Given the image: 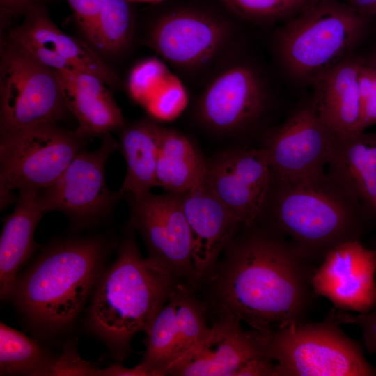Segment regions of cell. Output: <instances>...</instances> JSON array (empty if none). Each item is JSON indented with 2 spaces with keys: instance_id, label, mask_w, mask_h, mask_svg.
<instances>
[{
  "instance_id": "cell-1",
  "label": "cell",
  "mask_w": 376,
  "mask_h": 376,
  "mask_svg": "<svg viewBox=\"0 0 376 376\" xmlns=\"http://www.w3.org/2000/svg\"><path fill=\"white\" fill-rule=\"evenodd\" d=\"M315 268L281 234L258 221L243 225L203 280L205 301L217 317L268 334L308 320Z\"/></svg>"
},
{
  "instance_id": "cell-2",
  "label": "cell",
  "mask_w": 376,
  "mask_h": 376,
  "mask_svg": "<svg viewBox=\"0 0 376 376\" xmlns=\"http://www.w3.org/2000/svg\"><path fill=\"white\" fill-rule=\"evenodd\" d=\"M110 249L101 235L61 239L22 270L9 300L35 336L52 338L74 326L90 301Z\"/></svg>"
},
{
  "instance_id": "cell-3",
  "label": "cell",
  "mask_w": 376,
  "mask_h": 376,
  "mask_svg": "<svg viewBox=\"0 0 376 376\" xmlns=\"http://www.w3.org/2000/svg\"><path fill=\"white\" fill-rule=\"evenodd\" d=\"M179 282L160 263L142 256L128 225L114 261L104 267L92 294L88 329L114 359L123 361L134 336L146 330Z\"/></svg>"
},
{
  "instance_id": "cell-4",
  "label": "cell",
  "mask_w": 376,
  "mask_h": 376,
  "mask_svg": "<svg viewBox=\"0 0 376 376\" xmlns=\"http://www.w3.org/2000/svg\"><path fill=\"white\" fill-rule=\"evenodd\" d=\"M359 201L326 172L287 180L272 174L258 221L289 240L313 263L336 246L359 240L365 221Z\"/></svg>"
},
{
  "instance_id": "cell-5",
  "label": "cell",
  "mask_w": 376,
  "mask_h": 376,
  "mask_svg": "<svg viewBox=\"0 0 376 376\" xmlns=\"http://www.w3.org/2000/svg\"><path fill=\"white\" fill-rule=\"evenodd\" d=\"M365 26L362 15L339 0H313L293 16L278 36L283 62L298 79L314 78L338 63Z\"/></svg>"
},
{
  "instance_id": "cell-6",
  "label": "cell",
  "mask_w": 376,
  "mask_h": 376,
  "mask_svg": "<svg viewBox=\"0 0 376 376\" xmlns=\"http://www.w3.org/2000/svg\"><path fill=\"white\" fill-rule=\"evenodd\" d=\"M329 313L265 334L275 376H373L376 368L363 347L349 337Z\"/></svg>"
},
{
  "instance_id": "cell-7",
  "label": "cell",
  "mask_w": 376,
  "mask_h": 376,
  "mask_svg": "<svg viewBox=\"0 0 376 376\" xmlns=\"http://www.w3.org/2000/svg\"><path fill=\"white\" fill-rule=\"evenodd\" d=\"M85 139L56 123L23 129L0 139L1 209L14 201V191H38L53 185L77 155Z\"/></svg>"
},
{
  "instance_id": "cell-8",
  "label": "cell",
  "mask_w": 376,
  "mask_h": 376,
  "mask_svg": "<svg viewBox=\"0 0 376 376\" xmlns=\"http://www.w3.org/2000/svg\"><path fill=\"white\" fill-rule=\"evenodd\" d=\"M68 111L56 72L7 38L1 48V136L57 123Z\"/></svg>"
},
{
  "instance_id": "cell-9",
  "label": "cell",
  "mask_w": 376,
  "mask_h": 376,
  "mask_svg": "<svg viewBox=\"0 0 376 376\" xmlns=\"http://www.w3.org/2000/svg\"><path fill=\"white\" fill-rule=\"evenodd\" d=\"M118 150L119 143L111 133L102 136L97 149H82L53 185L36 192L44 212H61L79 229L108 217L123 198L118 191H111L106 181L107 162Z\"/></svg>"
},
{
  "instance_id": "cell-10",
  "label": "cell",
  "mask_w": 376,
  "mask_h": 376,
  "mask_svg": "<svg viewBox=\"0 0 376 376\" xmlns=\"http://www.w3.org/2000/svg\"><path fill=\"white\" fill-rule=\"evenodd\" d=\"M124 198L130 207L128 225L141 236L148 256L163 265L180 281L196 288L191 233L181 196L149 191Z\"/></svg>"
},
{
  "instance_id": "cell-11",
  "label": "cell",
  "mask_w": 376,
  "mask_h": 376,
  "mask_svg": "<svg viewBox=\"0 0 376 376\" xmlns=\"http://www.w3.org/2000/svg\"><path fill=\"white\" fill-rule=\"evenodd\" d=\"M269 359L265 334L244 329L236 318L218 317L207 336L171 363L165 375L251 376Z\"/></svg>"
},
{
  "instance_id": "cell-12",
  "label": "cell",
  "mask_w": 376,
  "mask_h": 376,
  "mask_svg": "<svg viewBox=\"0 0 376 376\" xmlns=\"http://www.w3.org/2000/svg\"><path fill=\"white\" fill-rule=\"evenodd\" d=\"M195 287L179 282L144 331L146 350L139 363L152 376L165 375L166 368L205 338L211 331L205 301Z\"/></svg>"
},
{
  "instance_id": "cell-13",
  "label": "cell",
  "mask_w": 376,
  "mask_h": 376,
  "mask_svg": "<svg viewBox=\"0 0 376 376\" xmlns=\"http://www.w3.org/2000/svg\"><path fill=\"white\" fill-rule=\"evenodd\" d=\"M230 36L229 24L214 14L195 8H179L166 12L155 22L148 34V43L169 63L196 69L218 56Z\"/></svg>"
},
{
  "instance_id": "cell-14",
  "label": "cell",
  "mask_w": 376,
  "mask_h": 376,
  "mask_svg": "<svg viewBox=\"0 0 376 376\" xmlns=\"http://www.w3.org/2000/svg\"><path fill=\"white\" fill-rule=\"evenodd\" d=\"M332 139L333 134L311 104L269 132L261 149L272 175L306 179L326 173Z\"/></svg>"
},
{
  "instance_id": "cell-15",
  "label": "cell",
  "mask_w": 376,
  "mask_h": 376,
  "mask_svg": "<svg viewBox=\"0 0 376 376\" xmlns=\"http://www.w3.org/2000/svg\"><path fill=\"white\" fill-rule=\"evenodd\" d=\"M271 178L261 148L230 149L205 160V182L242 226L260 217Z\"/></svg>"
},
{
  "instance_id": "cell-16",
  "label": "cell",
  "mask_w": 376,
  "mask_h": 376,
  "mask_svg": "<svg viewBox=\"0 0 376 376\" xmlns=\"http://www.w3.org/2000/svg\"><path fill=\"white\" fill-rule=\"evenodd\" d=\"M376 251L359 240L332 249L315 268L311 285L316 296L342 311L366 313L376 306Z\"/></svg>"
},
{
  "instance_id": "cell-17",
  "label": "cell",
  "mask_w": 376,
  "mask_h": 376,
  "mask_svg": "<svg viewBox=\"0 0 376 376\" xmlns=\"http://www.w3.org/2000/svg\"><path fill=\"white\" fill-rule=\"evenodd\" d=\"M265 103L266 93L258 73L248 65L237 64L209 84L199 100L198 113L210 129L233 133L253 124Z\"/></svg>"
},
{
  "instance_id": "cell-18",
  "label": "cell",
  "mask_w": 376,
  "mask_h": 376,
  "mask_svg": "<svg viewBox=\"0 0 376 376\" xmlns=\"http://www.w3.org/2000/svg\"><path fill=\"white\" fill-rule=\"evenodd\" d=\"M180 196L190 230L192 261L198 285L242 225L212 191L204 176Z\"/></svg>"
},
{
  "instance_id": "cell-19",
  "label": "cell",
  "mask_w": 376,
  "mask_h": 376,
  "mask_svg": "<svg viewBox=\"0 0 376 376\" xmlns=\"http://www.w3.org/2000/svg\"><path fill=\"white\" fill-rule=\"evenodd\" d=\"M55 72L69 111L78 121L75 132L81 137L102 136L125 127L121 110L102 79L77 68Z\"/></svg>"
},
{
  "instance_id": "cell-20",
  "label": "cell",
  "mask_w": 376,
  "mask_h": 376,
  "mask_svg": "<svg viewBox=\"0 0 376 376\" xmlns=\"http://www.w3.org/2000/svg\"><path fill=\"white\" fill-rule=\"evenodd\" d=\"M361 63L343 59L316 75L312 103L318 116L336 136L363 132L359 72Z\"/></svg>"
},
{
  "instance_id": "cell-21",
  "label": "cell",
  "mask_w": 376,
  "mask_h": 376,
  "mask_svg": "<svg viewBox=\"0 0 376 376\" xmlns=\"http://www.w3.org/2000/svg\"><path fill=\"white\" fill-rule=\"evenodd\" d=\"M45 213L36 199V191L18 192L13 212L3 220L0 237V297L9 300L19 274L38 249L34 234Z\"/></svg>"
},
{
  "instance_id": "cell-22",
  "label": "cell",
  "mask_w": 376,
  "mask_h": 376,
  "mask_svg": "<svg viewBox=\"0 0 376 376\" xmlns=\"http://www.w3.org/2000/svg\"><path fill=\"white\" fill-rule=\"evenodd\" d=\"M327 166L337 184L376 211V133L333 135Z\"/></svg>"
},
{
  "instance_id": "cell-23",
  "label": "cell",
  "mask_w": 376,
  "mask_h": 376,
  "mask_svg": "<svg viewBox=\"0 0 376 376\" xmlns=\"http://www.w3.org/2000/svg\"><path fill=\"white\" fill-rule=\"evenodd\" d=\"M8 37L52 49L77 68L97 75L107 85L118 86L120 82L91 47L63 32L42 4L29 8L23 22L11 30Z\"/></svg>"
},
{
  "instance_id": "cell-24",
  "label": "cell",
  "mask_w": 376,
  "mask_h": 376,
  "mask_svg": "<svg viewBox=\"0 0 376 376\" xmlns=\"http://www.w3.org/2000/svg\"><path fill=\"white\" fill-rule=\"evenodd\" d=\"M160 125L148 120L134 122L120 130V150L126 174L118 191L139 196L157 187L156 172Z\"/></svg>"
},
{
  "instance_id": "cell-25",
  "label": "cell",
  "mask_w": 376,
  "mask_h": 376,
  "mask_svg": "<svg viewBox=\"0 0 376 376\" xmlns=\"http://www.w3.org/2000/svg\"><path fill=\"white\" fill-rule=\"evenodd\" d=\"M205 167V160L185 136L159 127L157 187L181 195L203 179Z\"/></svg>"
},
{
  "instance_id": "cell-26",
  "label": "cell",
  "mask_w": 376,
  "mask_h": 376,
  "mask_svg": "<svg viewBox=\"0 0 376 376\" xmlns=\"http://www.w3.org/2000/svg\"><path fill=\"white\" fill-rule=\"evenodd\" d=\"M56 356L21 331L0 324V375L49 376Z\"/></svg>"
},
{
  "instance_id": "cell-27",
  "label": "cell",
  "mask_w": 376,
  "mask_h": 376,
  "mask_svg": "<svg viewBox=\"0 0 376 376\" xmlns=\"http://www.w3.org/2000/svg\"><path fill=\"white\" fill-rule=\"evenodd\" d=\"M97 10L93 45L111 55L124 53L131 45L134 21L127 0H93Z\"/></svg>"
},
{
  "instance_id": "cell-28",
  "label": "cell",
  "mask_w": 376,
  "mask_h": 376,
  "mask_svg": "<svg viewBox=\"0 0 376 376\" xmlns=\"http://www.w3.org/2000/svg\"><path fill=\"white\" fill-rule=\"evenodd\" d=\"M237 15L253 20L293 17L313 0H218Z\"/></svg>"
},
{
  "instance_id": "cell-29",
  "label": "cell",
  "mask_w": 376,
  "mask_h": 376,
  "mask_svg": "<svg viewBox=\"0 0 376 376\" xmlns=\"http://www.w3.org/2000/svg\"><path fill=\"white\" fill-rule=\"evenodd\" d=\"M188 104V95L180 79L171 74L143 107L149 115L160 121L178 118Z\"/></svg>"
},
{
  "instance_id": "cell-30",
  "label": "cell",
  "mask_w": 376,
  "mask_h": 376,
  "mask_svg": "<svg viewBox=\"0 0 376 376\" xmlns=\"http://www.w3.org/2000/svg\"><path fill=\"white\" fill-rule=\"evenodd\" d=\"M166 65L155 57L146 58L132 70L128 79L130 97L144 105L171 75Z\"/></svg>"
},
{
  "instance_id": "cell-31",
  "label": "cell",
  "mask_w": 376,
  "mask_h": 376,
  "mask_svg": "<svg viewBox=\"0 0 376 376\" xmlns=\"http://www.w3.org/2000/svg\"><path fill=\"white\" fill-rule=\"evenodd\" d=\"M102 376V368L83 359L78 354L75 341L65 344L63 352L56 356L49 376Z\"/></svg>"
},
{
  "instance_id": "cell-32",
  "label": "cell",
  "mask_w": 376,
  "mask_h": 376,
  "mask_svg": "<svg viewBox=\"0 0 376 376\" xmlns=\"http://www.w3.org/2000/svg\"><path fill=\"white\" fill-rule=\"evenodd\" d=\"M361 97V123L363 132L376 123V72L361 63L359 72Z\"/></svg>"
},
{
  "instance_id": "cell-33",
  "label": "cell",
  "mask_w": 376,
  "mask_h": 376,
  "mask_svg": "<svg viewBox=\"0 0 376 376\" xmlns=\"http://www.w3.org/2000/svg\"><path fill=\"white\" fill-rule=\"evenodd\" d=\"M329 313L340 324H352L359 327L368 352L376 354V306L368 312L356 315L333 307Z\"/></svg>"
},
{
  "instance_id": "cell-34",
  "label": "cell",
  "mask_w": 376,
  "mask_h": 376,
  "mask_svg": "<svg viewBox=\"0 0 376 376\" xmlns=\"http://www.w3.org/2000/svg\"><path fill=\"white\" fill-rule=\"evenodd\" d=\"M87 39L93 44L95 36L97 10L93 0H66Z\"/></svg>"
},
{
  "instance_id": "cell-35",
  "label": "cell",
  "mask_w": 376,
  "mask_h": 376,
  "mask_svg": "<svg viewBox=\"0 0 376 376\" xmlns=\"http://www.w3.org/2000/svg\"><path fill=\"white\" fill-rule=\"evenodd\" d=\"M102 376H151L150 373L141 363L127 368L117 362L102 368Z\"/></svg>"
},
{
  "instance_id": "cell-36",
  "label": "cell",
  "mask_w": 376,
  "mask_h": 376,
  "mask_svg": "<svg viewBox=\"0 0 376 376\" xmlns=\"http://www.w3.org/2000/svg\"><path fill=\"white\" fill-rule=\"evenodd\" d=\"M45 0H0L3 11L11 15L26 13L31 7L42 4Z\"/></svg>"
},
{
  "instance_id": "cell-37",
  "label": "cell",
  "mask_w": 376,
  "mask_h": 376,
  "mask_svg": "<svg viewBox=\"0 0 376 376\" xmlns=\"http://www.w3.org/2000/svg\"><path fill=\"white\" fill-rule=\"evenodd\" d=\"M361 15L376 14V0H346Z\"/></svg>"
},
{
  "instance_id": "cell-38",
  "label": "cell",
  "mask_w": 376,
  "mask_h": 376,
  "mask_svg": "<svg viewBox=\"0 0 376 376\" xmlns=\"http://www.w3.org/2000/svg\"><path fill=\"white\" fill-rule=\"evenodd\" d=\"M130 3H133V2H141V3H159L162 1H164V0H127Z\"/></svg>"
},
{
  "instance_id": "cell-39",
  "label": "cell",
  "mask_w": 376,
  "mask_h": 376,
  "mask_svg": "<svg viewBox=\"0 0 376 376\" xmlns=\"http://www.w3.org/2000/svg\"><path fill=\"white\" fill-rule=\"evenodd\" d=\"M376 72V53L373 56L372 58V61L370 64L369 65Z\"/></svg>"
}]
</instances>
